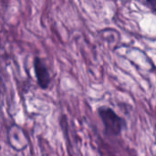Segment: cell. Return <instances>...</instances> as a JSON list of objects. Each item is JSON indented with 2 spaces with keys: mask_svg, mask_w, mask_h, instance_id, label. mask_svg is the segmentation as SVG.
Instances as JSON below:
<instances>
[{
  "mask_svg": "<svg viewBox=\"0 0 156 156\" xmlns=\"http://www.w3.org/2000/svg\"><path fill=\"white\" fill-rule=\"evenodd\" d=\"M98 113L104 125L105 133L109 135L117 136L121 134L122 130L126 126V122L116 112L108 107H101L98 110Z\"/></svg>",
  "mask_w": 156,
  "mask_h": 156,
  "instance_id": "1",
  "label": "cell"
},
{
  "mask_svg": "<svg viewBox=\"0 0 156 156\" xmlns=\"http://www.w3.org/2000/svg\"><path fill=\"white\" fill-rule=\"evenodd\" d=\"M34 70L38 86L42 90H47L50 85L51 77L46 63L39 57L34 58Z\"/></svg>",
  "mask_w": 156,
  "mask_h": 156,
  "instance_id": "2",
  "label": "cell"
},
{
  "mask_svg": "<svg viewBox=\"0 0 156 156\" xmlns=\"http://www.w3.org/2000/svg\"><path fill=\"white\" fill-rule=\"evenodd\" d=\"M144 2L150 9L156 12V0H144Z\"/></svg>",
  "mask_w": 156,
  "mask_h": 156,
  "instance_id": "3",
  "label": "cell"
}]
</instances>
